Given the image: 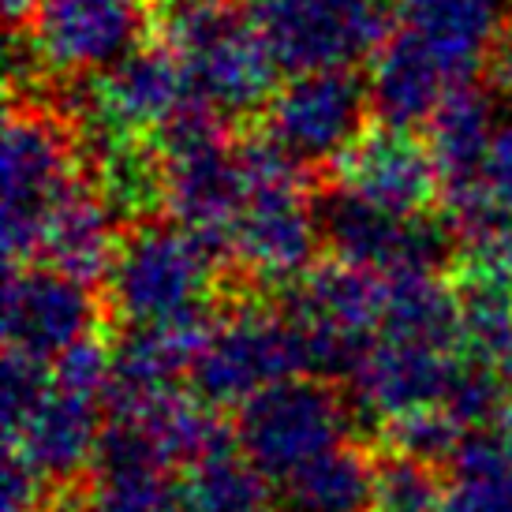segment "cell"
Returning a JSON list of instances; mask_svg holds the SVG:
<instances>
[{
    "label": "cell",
    "mask_w": 512,
    "mask_h": 512,
    "mask_svg": "<svg viewBox=\"0 0 512 512\" xmlns=\"http://www.w3.org/2000/svg\"><path fill=\"white\" fill-rule=\"evenodd\" d=\"M445 494L449 490L441 486L434 464L397 453L374 460L370 512H441Z\"/></svg>",
    "instance_id": "obj_27"
},
{
    "label": "cell",
    "mask_w": 512,
    "mask_h": 512,
    "mask_svg": "<svg viewBox=\"0 0 512 512\" xmlns=\"http://www.w3.org/2000/svg\"><path fill=\"white\" fill-rule=\"evenodd\" d=\"M374 494V460L359 445L344 441L341 449L318 456L314 464L277 483L281 512H370Z\"/></svg>",
    "instance_id": "obj_22"
},
{
    "label": "cell",
    "mask_w": 512,
    "mask_h": 512,
    "mask_svg": "<svg viewBox=\"0 0 512 512\" xmlns=\"http://www.w3.org/2000/svg\"><path fill=\"white\" fill-rule=\"evenodd\" d=\"M0 8H4V19H8L12 38L30 34V23H34V12H38V0H0Z\"/></svg>",
    "instance_id": "obj_35"
},
{
    "label": "cell",
    "mask_w": 512,
    "mask_h": 512,
    "mask_svg": "<svg viewBox=\"0 0 512 512\" xmlns=\"http://www.w3.org/2000/svg\"><path fill=\"white\" fill-rule=\"evenodd\" d=\"M53 486L15 453L4 460V512H45L53 501Z\"/></svg>",
    "instance_id": "obj_32"
},
{
    "label": "cell",
    "mask_w": 512,
    "mask_h": 512,
    "mask_svg": "<svg viewBox=\"0 0 512 512\" xmlns=\"http://www.w3.org/2000/svg\"><path fill=\"white\" fill-rule=\"evenodd\" d=\"M460 348L468 363L512 382V288L460 281Z\"/></svg>",
    "instance_id": "obj_24"
},
{
    "label": "cell",
    "mask_w": 512,
    "mask_h": 512,
    "mask_svg": "<svg viewBox=\"0 0 512 512\" xmlns=\"http://www.w3.org/2000/svg\"><path fill=\"white\" fill-rule=\"evenodd\" d=\"M486 187L501 206V214L512 217V116L498 124V135L486 157Z\"/></svg>",
    "instance_id": "obj_33"
},
{
    "label": "cell",
    "mask_w": 512,
    "mask_h": 512,
    "mask_svg": "<svg viewBox=\"0 0 512 512\" xmlns=\"http://www.w3.org/2000/svg\"><path fill=\"white\" fill-rule=\"evenodd\" d=\"M191 101L195 94L180 60L165 45H143L116 68L90 79L79 101L75 135L79 143L150 139Z\"/></svg>",
    "instance_id": "obj_11"
},
{
    "label": "cell",
    "mask_w": 512,
    "mask_h": 512,
    "mask_svg": "<svg viewBox=\"0 0 512 512\" xmlns=\"http://www.w3.org/2000/svg\"><path fill=\"white\" fill-rule=\"evenodd\" d=\"M456 277L475 285L512 288V217L456 243Z\"/></svg>",
    "instance_id": "obj_30"
},
{
    "label": "cell",
    "mask_w": 512,
    "mask_h": 512,
    "mask_svg": "<svg viewBox=\"0 0 512 512\" xmlns=\"http://www.w3.org/2000/svg\"><path fill=\"white\" fill-rule=\"evenodd\" d=\"M98 296L49 266H8L4 281V344L38 363H57L98 329Z\"/></svg>",
    "instance_id": "obj_13"
},
{
    "label": "cell",
    "mask_w": 512,
    "mask_h": 512,
    "mask_svg": "<svg viewBox=\"0 0 512 512\" xmlns=\"http://www.w3.org/2000/svg\"><path fill=\"white\" fill-rule=\"evenodd\" d=\"M184 498L191 512H273L266 475L240 449L187 471Z\"/></svg>",
    "instance_id": "obj_25"
},
{
    "label": "cell",
    "mask_w": 512,
    "mask_h": 512,
    "mask_svg": "<svg viewBox=\"0 0 512 512\" xmlns=\"http://www.w3.org/2000/svg\"><path fill=\"white\" fill-rule=\"evenodd\" d=\"M441 512H512V449L505 438H464Z\"/></svg>",
    "instance_id": "obj_23"
},
{
    "label": "cell",
    "mask_w": 512,
    "mask_h": 512,
    "mask_svg": "<svg viewBox=\"0 0 512 512\" xmlns=\"http://www.w3.org/2000/svg\"><path fill=\"white\" fill-rule=\"evenodd\" d=\"M456 86L464 83H456L453 72L427 49V42H419L412 30H397L378 49L370 68V113L382 120V128L412 131L430 124V116L438 113L441 101Z\"/></svg>",
    "instance_id": "obj_17"
},
{
    "label": "cell",
    "mask_w": 512,
    "mask_h": 512,
    "mask_svg": "<svg viewBox=\"0 0 512 512\" xmlns=\"http://www.w3.org/2000/svg\"><path fill=\"white\" fill-rule=\"evenodd\" d=\"M456 370L460 363L453 352L378 337L348 382L356 408L393 423L400 415L441 408L456 382Z\"/></svg>",
    "instance_id": "obj_15"
},
{
    "label": "cell",
    "mask_w": 512,
    "mask_h": 512,
    "mask_svg": "<svg viewBox=\"0 0 512 512\" xmlns=\"http://www.w3.org/2000/svg\"><path fill=\"white\" fill-rule=\"evenodd\" d=\"M150 23V0H38L27 38L45 72L79 79L105 75L143 49Z\"/></svg>",
    "instance_id": "obj_12"
},
{
    "label": "cell",
    "mask_w": 512,
    "mask_h": 512,
    "mask_svg": "<svg viewBox=\"0 0 512 512\" xmlns=\"http://www.w3.org/2000/svg\"><path fill=\"white\" fill-rule=\"evenodd\" d=\"M83 146L75 128L45 101H15L4 120V255L34 266L57 206L83 184Z\"/></svg>",
    "instance_id": "obj_5"
},
{
    "label": "cell",
    "mask_w": 512,
    "mask_h": 512,
    "mask_svg": "<svg viewBox=\"0 0 512 512\" xmlns=\"http://www.w3.org/2000/svg\"><path fill=\"white\" fill-rule=\"evenodd\" d=\"M318 228L333 262L393 277V273H438L456 247L445 217H393L367 206L341 187L318 199Z\"/></svg>",
    "instance_id": "obj_9"
},
{
    "label": "cell",
    "mask_w": 512,
    "mask_h": 512,
    "mask_svg": "<svg viewBox=\"0 0 512 512\" xmlns=\"http://www.w3.org/2000/svg\"><path fill=\"white\" fill-rule=\"evenodd\" d=\"M154 143L165 169L169 221L232 258V228L247 199V172L225 116L191 101L157 131Z\"/></svg>",
    "instance_id": "obj_4"
},
{
    "label": "cell",
    "mask_w": 512,
    "mask_h": 512,
    "mask_svg": "<svg viewBox=\"0 0 512 512\" xmlns=\"http://www.w3.org/2000/svg\"><path fill=\"white\" fill-rule=\"evenodd\" d=\"M101 434L105 427L98 419V400L75 397L53 385L38 412L8 434V453L30 464L53 490H64L86 471L94 475Z\"/></svg>",
    "instance_id": "obj_16"
},
{
    "label": "cell",
    "mask_w": 512,
    "mask_h": 512,
    "mask_svg": "<svg viewBox=\"0 0 512 512\" xmlns=\"http://www.w3.org/2000/svg\"><path fill=\"white\" fill-rule=\"evenodd\" d=\"M352 408L356 404L337 385L292 378L243 404L236 445L266 475V483L277 486L318 456L341 449L352 427Z\"/></svg>",
    "instance_id": "obj_8"
},
{
    "label": "cell",
    "mask_w": 512,
    "mask_h": 512,
    "mask_svg": "<svg viewBox=\"0 0 512 512\" xmlns=\"http://www.w3.org/2000/svg\"><path fill=\"white\" fill-rule=\"evenodd\" d=\"M240 157L247 199L232 228V262L255 285L292 288L311 273L322 240L318 206L307 195V172L270 135L243 139Z\"/></svg>",
    "instance_id": "obj_2"
},
{
    "label": "cell",
    "mask_w": 512,
    "mask_h": 512,
    "mask_svg": "<svg viewBox=\"0 0 512 512\" xmlns=\"http://www.w3.org/2000/svg\"><path fill=\"white\" fill-rule=\"evenodd\" d=\"M337 187L367 206L393 217H423L441 195L427 143H415L412 131H367L337 165Z\"/></svg>",
    "instance_id": "obj_14"
},
{
    "label": "cell",
    "mask_w": 512,
    "mask_h": 512,
    "mask_svg": "<svg viewBox=\"0 0 512 512\" xmlns=\"http://www.w3.org/2000/svg\"><path fill=\"white\" fill-rule=\"evenodd\" d=\"M277 68L292 75L352 72L397 30L385 0H243Z\"/></svg>",
    "instance_id": "obj_7"
},
{
    "label": "cell",
    "mask_w": 512,
    "mask_h": 512,
    "mask_svg": "<svg viewBox=\"0 0 512 512\" xmlns=\"http://www.w3.org/2000/svg\"><path fill=\"white\" fill-rule=\"evenodd\" d=\"M378 337L456 352L460 348V296H456V288L445 285L438 273H393V277H385Z\"/></svg>",
    "instance_id": "obj_21"
},
{
    "label": "cell",
    "mask_w": 512,
    "mask_h": 512,
    "mask_svg": "<svg viewBox=\"0 0 512 512\" xmlns=\"http://www.w3.org/2000/svg\"><path fill=\"white\" fill-rule=\"evenodd\" d=\"M53 389V367L38 363L30 356L8 352L4 356V400H0V412H4V438L27 423L30 415L38 412V404L49 397Z\"/></svg>",
    "instance_id": "obj_31"
},
{
    "label": "cell",
    "mask_w": 512,
    "mask_h": 512,
    "mask_svg": "<svg viewBox=\"0 0 512 512\" xmlns=\"http://www.w3.org/2000/svg\"><path fill=\"white\" fill-rule=\"evenodd\" d=\"M509 385V378H501V374L479 367V363H460L456 382L441 408L453 415L468 434H486V427L494 419H501L505 408L512 404Z\"/></svg>",
    "instance_id": "obj_29"
},
{
    "label": "cell",
    "mask_w": 512,
    "mask_h": 512,
    "mask_svg": "<svg viewBox=\"0 0 512 512\" xmlns=\"http://www.w3.org/2000/svg\"><path fill=\"white\" fill-rule=\"evenodd\" d=\"M299 374H307V356L288 314L240 299L214 318V329L191 367V382L195 397L210 408H243Z\"/></svg>",
    "instance_id": "obj_6"
},
{
    "label": "cell",
    "mask_w": 512,
    "mask_h": 512,
    "mask_svg": "<svg viewBox=\"0 0 512 512\" xmlns=\"http://www.w3.org/2000/svg\"><path fill=\"white\" fill-rule=\"evenodd\" d=\"M370 90L352 72L292 75L266 105V135L299 169L341 165L344 154L367 135Z\"/></svg>",
    "instance_id": "obj_10"
},
{
    "label": "cell",
    "mask_w": 512,
    "mask_h": 512,
    "mask_svg": "<svg viewBox=\"0 0 512 512\" xmlns=\"http://www.w3.org/2000/svg\"><path fill=\"white\" fill-rule=\"evenodd\" d=\"M120 243V221L109 202L94 184H79L49 217L34 266H49L79 285H101L113 277Z\"/></svg>",
    "instance_id": "obj_18"
},
{
    "label": "cell",
    "mask_w": 512,
    "mask_h": 512,
    "mask_svg": "<svg viewBox=\"0 0 512 512\" xmlns=\"http://www.w3.org/2000/svg\"><path fill=\"white\" fill-rule=\"evenodd\" d=\"M486 83L490 90H498V94H509L512 98V23L501 30V38L494 42L490 49V57H486Z\"/></svg>",
    "instance_id": "obj_34"
},
{
    "label": "cell",
    "mask_w": 512,
    "mask_h": 512,
    "mask_svg": "<svg viewBox=\"0 0 512 512\" xmlns=\"http://www.w3.org/2000/svg\"><path fill=\"white\" fill-rule=\"evenodd\" d=\"M501 438H505V445L512 449V404L505 408V415H501Z\"/></svg>",
    "instance_id": "obj_36"
},
{
    "label": "cell",
    "mask_w": 512,
    "mask_h": 512,
    "mask_svg": "<svg viewBox=\"0 0 512 512\" xmlns=\"http://www.w3.org/2000/svg\"><path fill=\"white\" fill-rule=\"evenodd\" d=\"M494 101L475 83L456 86L427 124V150L441 180V199L486 184V157L494 146Z\"/></svg>",
    "instance_id": "obj_20"
},
{
    "label": "cell",
    "mask_w": 512,
    "mask_h": 512,
    "mask_svg": "<svg viewBox=\"0 0 512 512\" xmlns=\"http://www.w3.org/2000/svg\"><path fill=\"white\" fill-rule=\"evenodd\" d=\"M90 512H191V505L184 498V483L169 479L165 468L120 464L94 468Z\"/></svg>",
    "instance_id": "obj_26"
},
{
    "label": "cell",
    "mask_w": 512,
    "mask_h": 512,
    "mask_svg": "<svg viewBox=\"0 0 512 512\" xmlns=\"http://www.w3.org/2000/svg\"><path fill=\"white\" fill-rule=\"evenodd\" d=\"M468 438V430L456 423L445 408H423V412L400 415L393 423H385V449L397 456H412L423 464H453L460 445Z\"/></svg>",
    "instance_id": "obj_28"
},
{
    "label": "cell",
    "mask_w": 512,
    "mask_h": 512,
    "mask_svg": "<svg viewBox=\"0 0 512 512\" xmlns=\"http://www.w3.org/2000/svg\"><path fill=\"white\" fill-rule=\"evenodd\" d=\"M397 8L408 23L404 30L427 42L456 83H471V72L486 64L512 23V0H397Z\"/></svg>",
    "instance_id": "obj_19"
},
{
    "label": "cell",
    "mask_w": 512,
    "mask_h": 512,
    "mask_svg": "<svg viewBox=\"0 0 512 512\" xmlns=\"http://www.w3.org/2000/svg\"><path fill=\"white\" fill-rule=\"evenodd\" d=\"M154 27L180 60L195 101L214 113L251 116L277 94V60L258 38L243 0H157Z\"/></svg>",
    "instance_id": "obj_1"
},
{
    "label": "cell",
    "mask_w": 512,
    "mask_h": 512,
    "mask_svg": "<svg viewBox=\"0 0 512 512\" xmlns=\"http://www.w3.org/2000/svg\"><path fill=\"white\" fill-rule=\"evenodd\" d=\"M228 258L176 221H143L124 232L109 311L124 326H184L214 318V285Z\"/></svg>",
    "instance_id": "obj_3"
}]
</instances>
